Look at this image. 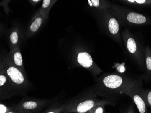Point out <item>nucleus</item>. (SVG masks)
I'll list each match as a JSON object with an SVG mask.
<instances>
[{
	"label": "nucleus",
	"mask_w": 151,
	"mask_h": 113,
	"mask_svg": "<svg viewBox=\"0 0 151 113\" xmlns=\"http://www.w3.org/2000/svg\"><path fill=\"white\" fill-rule=\"evenodd\" d=\"M95 11L101 28L105 34L119 44H121L120 25L117 18L109 9H95Z\"/></svg>",
	"instance_id": "f257e3e1"
},
{
	"label": "nucleus",
	"mask_w": 151,
	"mask_h": 113,
	"mask_svg": "<svg viewBox=\"0 0 151 113\" xmlns=\"http://www.w3.org/2000/svg\"><path fill=\"white\" fill-rule=\"evenodd\" d=\"M3 58L1 64V70L8 77L16 94L24 93L29 86L26 74L14 65L6 55Z\"/></svg>",
	"instance_id": "f03ea898"
},
{
	"label": "nucleus",
	"mask_w": 151,
	"mask_h": 113,
	"mask_svg": "<svg viewBox=\"0 0 151 113\" xmlns=\"http://www.w3.org/2000/svg\"><path fill=\"white\" fill-rule=\"evenodd\" d=\"M109 9L119 21L123 23L139 26L151 24L150 18L119 5L112 3Z\"/></svg>",
	"instance_id": "7ed1b4c3"
},
{
	"label": "nucleus",
	"mask_w": 151,
	"mask_h": 113,
	"mask_svg": "<svg viewBox=\"0 0 151 113\" xmlns=\"http://www.w3.org/2000/svg\"><path fill=\"white\" fill-rule=\"evenodd\" d=\"M122 38L126 50L130 55L134 58H142L145 56V50L137 38L128 29H125L122 33Z\"/></svg>",
	"instance_id": "20e7f679"
},
{
	"label": "nucleus",
	"mask_w": 151,
	"mask_h": 113,
	"mask_svg": "<svg viewBox=\"0 0 151 113\" xmlns=\"http://www.w3.org/2000/svg\"><path fill=\"white\" fill-rule=\"evenodd\" d=\"M101 83L106 89L109 90H119L125 83L124 77L117 75H107L102 79Z\"/></svg>",
	"instance_id": "39448f33"
},
{
	"label": "nucleus",
	"mask_w": 151,
	"mask_h": 113,
	"mask_svg": "<svg viewBox=\"0 0 151 113\" xmlns=\"http://www.w3.org/2000/svg\"><path fill=\"white\" fill-rule=\"evenodd\" d=\"M0 94L1 99L10 98L16 94L14 88L5 72L1 70L0 75Z\"/></svg>",
	"instance_id": "423d86ee"
},
{
	"label": "nucleus",
	"mask_w": 151,
	"mask_h": 113,
	"mask_svg": "<svg viewBox=\"0 0 151 113\" xmlns=\"http://www.w3.org/2000/svg\"><path fill=\"white\" fill-rule=\"evenodd\" d=\"M45 19L41 15L40 10L39 9L37 11L35 16L32 18V21L30 25L29 26L28 28L27 29L26 33V37L27 38L32 37L34 34H35L37 31L40 29L41 26H42L43 23L45 21Z\"/></svg>",
	"instance_id": "0eeeda50"
},
{
	"label": "nucleus",
	"mask_w": 151,
	"mask_h": 113,
	"mask_svg": "<svg viewBox=\"0 0 151 113\" xmlns=\"http://www.w3.org/2000/svg\"><path fill=\"white\" fill-rule=\"evenodd\" d=\"M6 56L8 57L11 62L16 66L17 68L25 74L23 63L22 56V53L20 52L19 45L17 46L13 49L11 50L10 52Z\"/></svg>",
	"instance_id": "6e6552de"
},
{
	"label": "nucleus",
	"mask_w": 151,
	"mask_h": 113,
	"mask_svg": "<svg viewBox=\"0 0 151 113\" xmlns=\"http://www.w3.org/2000/svg\"><path fill=\"white\" fill-rule=\"evenodd\" d=\"M76 60L79 65L86 69H90L94 65L92 57L87 51L81 50L77 52Z\"/></svg>",
	"instance_id": "1a4fd4ad"
},
{
	"label": "nucleus",
	"mask_w": 151,
	"mask_h": 113,
	"mask_svg": "<svg viewBox=\"0 0 151 113\" xmlns=\"http://www.w3.org/2000/svg\"><path fill=\"white\" fill-rule=\"evenodd\" d=\"M22 38V32H20L18 28L13 27L10 29L8 35V40L11 50L20 45Z\"/></svg>",
	"instance_id": "9d476101"
},
{
	"label": "nucleus",
	"mask_w": 151,
	"mask_h": 113,
	"mask_svg": "<svg viewBox=\"0 0 151 113\" xmlns=\"http://www.w3.org/2000/svg\"><path fill=\"white\" fill-rule=\"evenodd\" d=\"M97 102L94 99H86L77 104L73 109V111L76 113H85L89 112L97 105Z\"/></svg>",
	"instance_id": "9b49d317"
},
{
	"label": "nucleus",
	"mask_w": 151,
	"mask_h": 113,
	"mask_svg": "<svg viewBox=\"0 0 151 113\" xmlns=\"http://www.w3.org/2000/svg\"><path fill=\"white\" fill-rule=\"evenodd\" d=\"M135 104L140 113H145L147 112L146 102L142 98V94H139L137 92H131V96Z\"/></svg>",
	"instance_id": "f8f14e48"
},
{
	"label": "nucleus",
	"mask_w": 151,
	"mask_h": 113,
	"mask_svg": "<svg viewBox=\"0 0 151 113\" xmlns=\"http://www.w3.org/2000/svg\"><path fill=\"white\" fill-rule=\"evenodd\" d=\"M42 104V102L29 100L22 103L21 105L19 106V108L20 111L22 110L21 111L23 112H32L33 110L39 109Z\"/></svg>",
	"instance_id": "ddd939ff"
},
{
	"label": "nucleus",
	"mask_w": 151,
	"mask_h": 113,
	"mask_svg": "<svg viewBox=\"0 0 151 113\" xmlns=\"http://www.w3.org/2000/svg\"><path fill=\"white\" fill-rule=\"evenodd\" d=\"M129 6L135 7H145L151 6V0H117Z\"/></svg>",
	"instance_id": "4468645a"
},
{
	"label": "nucleus",
	"mask_w": 151,
	"mask_h": 113,
	"mask_svg": "<svg viewBox=\"0 0 151 113\" xmlns=\"http://www.w3.org/2000/svg\"><path fill=\"white\" fill-rule=\"evenodd\" d=\"M91 6L97 10L109 9L112 3L109 0H90Z\"/></svg>",
	"instance_id": "2eb2a0df"
},
{
	"label": "nucleus",
	"mask_w": 151,
	"mask_h": 113,
	"mask_svg": "<svg viewBox=\"0 0 151 113\" xmlns=\"http://www.w3.org/2000/svg\"><path fill=\"white\" fill-rule=\"evenodd\" d=\"M52 0H43L42 6L40 8V12L45 21L49 18V13L51 10V4Z\"/></svg>",
	"instance_id": "dca6fc26"
},
{
	"label": "nucleus",
	"mask_w": 151,
	"mask_h": 113,
	"mask_svg": "<svg viewBox=\"0 0 151 113\" xmlns=\"http://www.w3.org/2000/svg\"><path fill=\"white\" fill-rule=\"evenodd\" d=\"M145 52L146 67L147 72L151 75V49L149 46L145 48Z\"/></svg>",
	"instance_id": "f3484780"
},
{
	"label": "nucleus",
	"mask_w": 151,
	"mask_h": 113,
	"mask_svg": "<svg viewBox=\"0 0 151 113\" xmlns=\"http://www.w3.org/2000/svg\"><path fill=\"white\" fill-rule=\"evenodd\" d=\"M12 0H2L0 3V6L3 8L6 14L7 15H8L9 13L11 12V10L8 6V4Z\"/></svg>",
	"instance_id": "a211bd4d"
},
{
	"label": "nucleus",
	"mask_w": 151,
	"mask_h": 113,
	"mask_svg": "<svg viewBox=\"0 0 151 113\" xmlns=\"http://www.w3.org/2000/svg\"><path fill=\"white\" fill-rule=\"evenodd\" d=\"M104 111H104L103 106H99V105H97L94 107L89 112L90 113H104Z\"/></svg>",
	"instance_id": "6ab92c4d"
},
{
	"label": "nucleus",
	"mask_w": 151,
	"mask_h": 113,
	"mask_svg": "<svg viewBox=\"0 0 151 113\" xmlns=\"http://www.w3.org/2000/svg\"><path fill=\"white\" fill-rule=\"evenodd\" d=\"M145 101L148 106L151 108V90L147 91L145 93Z\"/></svg>",
	"instance_id": "aec40b11"
},
{
	"label": "nucleus",
	"mask_w": 151,
	"mask_h": 113,
	"mask_svg": "<svg viewBox=\"0 0 151 113\" xmlns=\"http://www.w3.org/2000/svg\"><path fill=\"white\" fill-rule=\"evenodd\" d=\"M0 113H11V111H9V109L7 107L5 106L4 104H0Z\"/></svg>",
	"instance_id": "412c9836"
},
{
	"label": "nucleus",
	"mask_w": 151,
	"mask_h": 113,
	"mask_svg": "<svg viewBox=\"0 0 151 113\" xmlns=\"http://www.w3.org/2000/svg\"><path fill=\"white\" fill-rule=\"evenodd\" d=\"M27 1H29L31 3V5L33 6H36L39 2L42 1L43 0H27Z\"/></svg>",
	"instance_id": "4be33fe9"
},
{
	"label": "nucleus",
	"mask_w": 151,
	"mask_h": 113,
	"mask_svg": "<svg viewBox=\"0 0 151 113\" xmlns=\"http://www.w3.org/2000/svg\"><path fill=\"white\" fill-rule=\"evenodd\" d=\"M58 0H52V1L51 4V8H52V6H53L54 4L55 3V2L57 1Z\"/></svg>",
	"instance_id": "5701e85b"
}]
</instances>
